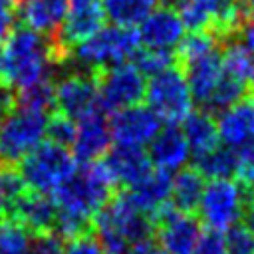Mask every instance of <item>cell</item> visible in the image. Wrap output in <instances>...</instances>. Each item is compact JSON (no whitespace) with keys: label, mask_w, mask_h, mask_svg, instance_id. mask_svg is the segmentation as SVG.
Returning a JSON list of instances; mask_svg holds the SVG:
<instances>
[{"label":"cell","mask_w":254,"mask_h":254,"mask_svg":"<svg viewBox=\"0 0 254 254\" xmlns=\"http://www.w3.org/2000/svg\"><path fill=\"white\" fill-rule=\"evenodd\" d=\"M54 65L52 42L26 26H14L0 44V83L10 89L52 77Z\"/></svg>","instance_id":"cell-1"},{"label":"cell","mask_w":254,"mask_h":254,"mask_svg":"<svg viewBox=\"0 0 254 254\" xmlns=\"http://www.w3.org/2000/svg\"><path fill=\"white\" fill-rule=\"evenodd\" d=\"M175 58L192 101L204 107L222 73V42L212 32H190L177 46Z\"/></svg>","instance_id":"cell-2"},{"label":"cell","mask_w":254,"mask_h":254,"mask_svg":"<svg viewBox=\"0 0 254 254\" xmlns=\"http://www.w3.org/2000/svg\"><path fill=\"white\" fill-rule=\"evenodd\" d=\"M93 232L107 254H125L131 244L155 238V224L119 189L93 216Z\"/></svg>","instance_id":"cell-3"},{"label":"cell","mask_w":254,"mask_h":254,"mask_svg":"<svg viewBox=\"0 0 254 254\" xmlns=\"http://www.w3.org/2000/svg\"><path fill=\"white\" fill-rule=\"evenodd\" d=\"M141 38L137 28L125 26H103L99 32L89 36L71 48L69 58L85 71H95L101 67H111L117 64H125L139 50Z\"/></svg>","instance_id":"cell-4"},{"label":"cell","mask_w":254,"mask_h":254,"mask_svg":"<svg viewBox=\"0 0 254 254\" xmlns=\"http://www.w3.org/2000/svg\"><path fill=\"white\" fill-rule=\"evenodd\" d=\"M16 167L28 189L52 192L75 173L77 161L67 147L44 141L38 143Z\"/></svg>","instance_id":"cell-5"},{"label":"cell","mask_w":254,"mask_h":254,"mask_svg":"<svg viewBox=\"0 0 254 254\" xmlns=\"http://www.w3.org/2000/svg\"><path fill=\"white\" fill-rule=\"evenodd\" d=\"M147 107L167 125L181 123L192 111V95L183 71L173 65L151 75L145 87Z\"/></svg>","instance_id":"cell-6"},{"label":"cell","mask_w":254,"mask_h":254,"mask_svg":"<svg viewBox=\"0 0 254 254\" xmlns=\"http://www.w3.org/2000/svg\"><path fill=\"white\" fill-rule=\"evenodd\" d=\"M103 24L105 12L101 0H67L64 22L54 40H50L56 65L65 64L71 48L99 32Z\"/></svg>","instance_id":"cell-7"},{"label":"cell","mask_w":254,"mask_h":254,"mask_svg":"<svg viewBox=\"0 0 254 254\" xmlns=\"http://www.w3.org/2000/svg\"><path fill=\"white\" fill-rule=\"evenodd\" d=\"M0 163L18 165L46 135V113L14 107L0 119Z\"/></svg>","instance_id":"cell-8"},{"label":"cell","mask_w":254,"mask_h":254,"mask_svg":"<svg viewBox=\"0 0 254 254\" xmlns=\"http://www.w3.org/2000/svg\"><path fill=\"white\" fill-rule=\"evenodd\" d=\"M93 77L103 113H113L145 99L147 79L131 62L95 69Z\"/></svg>","instance_id":"cell-9"},{"label":"cell","mask_w":254,"mask_h":254,"mask_svg":"<svg viewBox=\"0 0 254 254\" xmlns=\"http://www.w3.org/2000/svg\"><path fill=\"white\" fill-rule=\"evenodd\" d=\"M244 192L242 185L230 179H212L204 185L200 202H198V220L216 232H226L232 224L238 222L242 214Z\"/></svg>","instance_id":"cell-10"},{"label":"cell","mask_w":254,"mask_h":254,"mask_svg":"<svg viewBox=\"0 0 254 254\" xmlns=\"http://www.w3.org/2000/svg\"><path fill=\"white\" fill-rule=\"evenodd\" d=\"M54 109L71 117L73 121L103 111L99 105L93 71L73 69L54 81Z\"/></svg>","instance_id":"cell-11"},{"label":"cell","mask_w":254,"mask_h":254,"mask_svg":"<svg viewBox=\"0 0 254 254\" xmlns=\"http://www.w3.org/2000/svg\"><path fill=\"white\" fill-rule=\"evenodd\" d=\"M155 236L167 254H192L200 236V220L194 214L179 212L171 202L155 218Z\"/></svg>","instance_id":"cell-12"},{"label":"cell","mask_w":254,"mask_h":254,"mask_svg":"<svg viewBox=\"0 0 254 254\" xmlns=\"http://www.w3.org/2000/svg\"><path fill=\"white\" fill-rule=\"evenodd\" d=\"M107 121L113 141L133 147H143L145 143H149L159 133L163 123L147 105L141 103L113 111Z\"/></svg>","instance_id":"cell-13"},{"label":"cell","mask_w":254,"mask_h":254,"mask_svg":"<svg viewBox=\"0 0 254 254\" xmlns=\"http://www.w3.org/2000/svg\"><path fill=\"white\" fill-rule=\"evenodd\" d=\"M99 161L103 163L117 190L135 187L153 171V163L149 155L141 147H133V145L115 143Z\"/></svg>","instance_id":"cell-14"},{"label":"cell","mask_w":254,"mask_h":254,"mask_svg":"<svg viewBox=\"0 0 254 254\" xmlns=\"http://www.w3.org/2000/svg\"><path fill=\"white\" fill-rule=\"evenodd\" d=\"M218 141L228 149H240L254 141V93L248 91L242 99L216 115Z\"/></svg>","instance_id":"cell-15"},{"label":"cell","mask_w":254,"mask_h":254,"mask_svg":"<svg viewBox=\"0 0 254 254\" xmlns=\"http://www.w3.org/2000/svg\"><path fill=\"white\" fill-rule=\"evenodd\" d=\"M6 216L22 224L30 234L54 232L56 226V204L48 192L26 189L16 202L10 206Z\"/></svg>","instance_id":"cell-16"},{"label":"cell","mask_w":254,"mask_h":254,"mask_svg":"<svg viewBox=\"0 0 254 254\" xmlns=\"http://www.w3.org/2000/svg\"><path fill=\"white\" fill-rule=\"evenodd\" d=\"M111 131H109V121L105 119L103 111L91 113L83 119L77 121V131L75 139L71 143L73 157L79 163H91L99 161L111 147Z\"/></svg>","instance_id":"cell-17"},{"label":"cell","mask_w":254,"mask_h":254,"mask_svg":"<svg viewBox=\"0 0 254 254\" xmlns=\"http://www.w3.org/2000/svg\"><path fill=\"white\" fill-rule=\"evenodd\" d=\"M139 38L145 48L173 52V48H177L185 38V26L175 8H153V12L141 22Z\"/></svg>","instance_id":"cell-18"},{"label":"cell","mask_w":254,"mask_h":254,"mask_svg":"<svg viewBox=\"0 0 254 254\" xmlns=\"http://www.w3.org/2000/svg\"><path fill=\"white\" fill-rule=\"evenodd\" d=\"M67 0H16L14 12L20 18L22 26L54 40L58 34L64 16H65Z\"/></svg>","instance_id":"cell-19"},{"label":"cell","mask_w":254,"mask_h":254,"mask_svg":"<svg viewBox=\"0 0 254 254\" xmlns=\"http://www.w3.org/2000/svg\"><path fill=\"white\" fill-rule=\"evenodd\" d=\"M171 183L173 177L169 175V171L153 169L141 183L121 190H125L129 200L135 204V208H139L143 214H147L153 220L155 214L171 202Z\"/></svg>","instance_id":"cell-20"},{"label":"cell","mask_w":254,"mask_h":254,"mask_svg":"<svg viewBox=\"0 0 254 254\" xmlns=\"http://www.w3.org/2000/svg\"><path fill=\"white\" fill-rule=\"evenodd\" d=\"M189 143L177 125L161 127L159 133L149 141V159L157 169L173 171L181 169L189 159Z\"/></svg>","instance_id":"cell-21"},{"label":"cell","mask_w":254,"mask_h":254,"mask_svg":"<svg viewBox=\"0 0 254 254\" xmlns=\"http://www.w3.org/2000/svg\"><path fill=\"white\" fill-rule=\"evenodd\" d=\"M181 131L194 157L204 155L210 149L218 147V129H216L214 115H210L204 109L190 111L181 121Z\"/></svg>","instance_id":"cell-22"},{"label":"cell","mask_w":254,"mask_h":254,"mask_svg":"<svg viewBox=\"0 0 254 254\" xmlns=\"http://www.w3.org/2000/svg\"><path fill=\"white\" fill-rule=\"evenodd\" d=\"M204 190V177L194 167L181 169L171 183V204L179 212L194 214Z\"/></svg>","instance_id":"cell-23"},{"label":"cell","mask_w":254,"mask_h":254,"mask_svg":"<svg viewBox=\"0 0 254 254\" xmlns=\"http://www.w3.org/2000/svg\"><path fill=\"white\" fill-rule=\"evenodd\" d=\"M105 20L115 26L135 28L155 8V0H101Z\"/></svg>","instance_id":"cell-24"},{"label":"cell","mask_w":254,"mask_h":254,"mask_svg":"<svg viewBox=\"0 0 254 254\" xmlns=\"http://www.w3.org/2000/svg\"><path fill=\"white\" fill-rule=\"evenodd\" d=\"M204 179H230L236 175V151L228 147H214L204 155L194 157L192 165Z\"/></svg>","instance_id":"cell-25"},{"label":"cell","mask_w":254,"mask_h":254,"mask_svg":"<svg viewBox=\"0 0 254 254\" xmlns=\"http://www.w3.org/2000/svg\"><path fill=\"white\" fill-rule=\"evenodd\" d=\"M14 107L46 115L54 111V79L46 77L32 85L14 89Z\"/></svg>","instance_id":"cell-26"},{"label":"cell","mask_w":254,"mask_h":254,"mask_svg":"<svg viewBox=\"0 0 254 254\" xmlns=\"http://www.w3.org/2000/svg\"><path fill=\"white\" fill-rule=\"evenodd\" d=\"M131 64L147 77L177 65V58H175V52L171 50H153V48L139 46V50L131 56Z\"/></svg>","instance_id":"cell-27"},{"label":"cell","mask_w":254,"mask_h":254,"mask_svg":"<svg viewBox=\"0 0 254 254\" xmlns=\"http://www.w3.org/2000/svg\"><path fill=\"white\" fill-rule=\"evenodd\" d=\"M0 254H30V232L10 216L0 218Z\"/></svg>","instance_id":"cell-28"},{"label":"cell","mask_w":254,"mask_h":254,"mask_svg":"<svg viewBox=\"0 0 254 254\" xmlns=\"http://www.w3.org/2000/svg\"><path fill=\"white\" fill-rule=\"evenodd\" d=\"M26 183L16 165L0 163V214L6 216L16 198L26 190Z\"/></svg>","instance_id":"cell-29"},{"label":"cell","mask_w":254,"mask_h":254,"mask_svg":"<svg viewBox=\"0 0 254 254\" xmlns=\"http://www.w3.org/2000/svg\"><path fill=\"white\" fill-rule=\"evenodd\" d=\"M75 131H77V121H73L71 117L60 113V111H52L48 115L46 121V135L48 141L62 145V147H71L73 139H75Z\"/></svg>","instance_id":"cell-30"},{"label":"cell","mask_w":254,"mask_h":254,"mask_svg":"<svg viewBox=\"0 0 254 254\" xmlns=\"http://www.w3.org/2000/svg\"><path fill=\"white\" fill-rule=\"evenodd\" d=\"M226 254H254V234L244 224H232L226 234Z\"/></svg>","instance_id":"cell-31"},{"label":"cell","mask_w":254,"mask_h":254,"mask_svg":"<svg viewBox=\"0 0 254 254\" xmlns=\"http://www.w3.org/2000/svg\"><path fill=\"white\" fill-rule=\"evenodd\" d=\"M64 254H107L97 238V234L91 230L81 232L77 236H71L64 244Z\"/></svg>","instance_id":"cell-32"},{"label":"cell","mask_w":254,"mask_h":254,"mask_svg":"<svg viewBox=\"0 0 254 254\" xmlns=\"http://www.w3.org/2000/svg\"><path fill=\"white\" fill-rule=\"evenodd\" d=\"M236 175H238V183L254 187V141L238 149V153H236Z\"/></svg>","instance_id":"cell-33"},{"label":"cell","mask_w":254,"mask_h":254,"mask_svg":"<svg viewBox=\"0 0 254 254\" xmlns=\"http://www.w3.org/2000/svg\"><path fill=\"white\" fill-rule=\"evenodd\" d=\"M30 254H64V242L56 232L32 234Z\"/></svg>","instance_id":"cell-34"},{"label":"cell","mask_w":254,"mask_h":254,"mask_svg":"<svg viewBox=\"0 0 254 254\" xmlns=\"http://www.w3.org/2000/svg\"><path fill=\"white\" fill-rule=\"evenodd\" d=\"M192 254H226L224 232H216V230H210V228L200 232Z\"/></svg>","instance_id":"cell-35"},{"label":"cell","mask_w":254,"mask_h":254,"mask_svg":"<svg viewBox=\"0 0 254 254\" xmlns=\"http://www.w3.org/2000/svg\"><path fill=\"white\" fill-rule=\"evenodd\" d=\"M14 20H16V12H14V4L8 0H0V44L6 40V36L14 30Z\"/></svg>","instance_id":"cell-36"},{"label":"cell","mask_w":254,"mask_h":254,"mask_svg":"<svg viewBox=\"0 0 254 254\" xmlns=\"http://www.w3.org/2000/svg\"><path fill=\"white\" fill-rule=\"evenodd\" d=\"M242 192H244V202H242V214H240V218H242V224L254 234V187L242 185Z\"/></svg>","instance_id":"cell-37"},{"label":"cell","mask_w":254,"mask_h":254,"mask_svg":"<svg viewBox=\"0 0 254 254\" xmlns=\"http://www.w3.org/2000/svg\"><path fill=\"white\" fill-rule=\"evenodd\" d=\"M125 254H167V252L161 248V244L155 238H147V240L131 244Z\"/></svg>","instance_id":"cell-38"},{"label":"cell","mask_w":254,"mask_h":254,"mask_svg":"<svg viewBox=\"0 0 254 254\" xmlns=\"http://www.w3.org/2000/svg\"><path fill=\"white\" fill-rule=\"evenodd\" d=\"M236 40L254 56V22H244V26L240 28Z\"/></svg>","instance_id":"cell-39"},{"label":"cell","mask_w":254,"mask_h":254,"mask_svg":"<svg viewBox=\"0 0 254 254\" xmlns=\"http://www.w3.org/2000/svg\"><path fill=\"white\" fill-rule=\"evenodd\" d=\"M14 109V89L0 83V119Z\"/></svg>","instance_id":"cell-40"},{"label":"cell","mask_w":254,"mask_h":254,"mask_svg":"<svg viewBox=\"0 0 254 254\" xmlns=\"http://www.w3.org/2000/svg\"><path fill=\"white\" fill-rule=\"evenodd\" d=\"M244 10H246L248 22H254V0H244Z\"/></svg>","instance_id":"cell-41"},{"label":"cell","mask_w":254,"mask_h":254,"mask_svg":"<svg viewBox=\"0 0 254 254\" xmlns=\"http://www.w3.org/2000/svg\"><path fill=\"white\" fill-rule=\"evenodd\" d=\"M155 2H159L161 6H169V8H175L179 4V0H155Z\"/></svg>","instance_id":"cell-42"},{"label":"cell","mask_w":254,"mask_h":254,"mask_svg":"<svg viewBox=\"0 0 254 254\" xmlns=\"http://www.w3.org/2000/svg\"><path fill=\"white\" fill-rule=\"evenodd\" d=\"M250 91L254 93V67H252V77H250Z\"/></svg>","instance_id":"cell-43"},{"label":"cell","mask_w":254,"mask_h":254,"mask_svg":"<svg viewBox=\"0 0 254 254\" xmlns=\"http://www.w3.org/2000/svg\"><path fill=\"white\" fill-rule=\"evenodd\" d=\"M8 2H12V4H14V2H16V0H8Z\"/></svg>","instance_id":"cell-44"},{"label":"cell","mask_w":254,"mask_h":254,"mask_svg":"<svg viewBox=\"0 0 254 254\" xmlns=\"http://www.w3.org/2000/svg\"><path fill=\"white\" fill-rule=\"evenodd\" d=\"M2 216H4V214H0V218H2Z\"/></svg>","instance_id":"cell-45"}]
</instances>
